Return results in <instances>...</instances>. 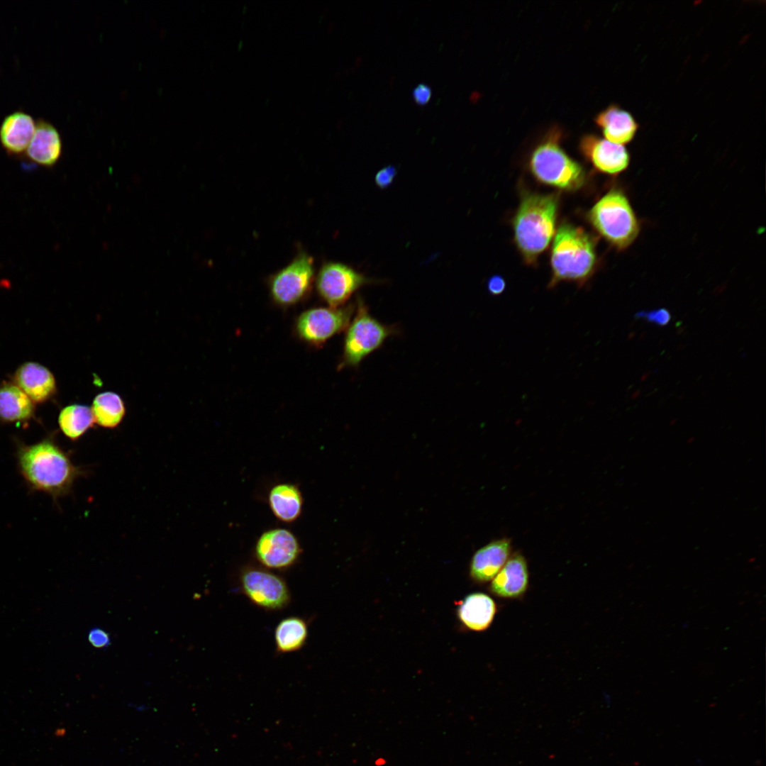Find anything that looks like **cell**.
Returning a JSON list of instances; mask_svg holds the SVG:
<instances>
[{
	"mask_svg": "<svg viewBox=\"0 0 766 766\" xmlns=\"http://www.w3.org/2000/svg\"><path fill=\"white\" fill-rule=\"evenodd\" d=\"M16 455L18 471L28 488L55 501L67 495L83 473L52 436L33 444L18 442Z\"/></svg>",
	"mask_w": 766,
	"mask_h": 766,
	"instance_id": "obj_1",
	"label": "cell"
},
{
	"mask_svg": "<svg viewBox=\"0 0 766 766\" xmlns=\"http://www.w3.org/2000/svg\"><path fill=\"white\" fill-rule=\"evenodd\" d=\"M559 198L555 194L528 193L513 221L516 246L528 264H533L555 235Z\"/></svg>",
	"mask_w": 766,
	"mask_h": 766,
	"instance_id": "obj_2",
	"label": "cell"
},
{
	"mask_svg": "<svg viewBox=\"0 0 766 766\" xmlns=\"http://www.w3.org/2000/svg\"><path fill=\"white\" fill-rule=\"evenodd\" d=\"M595 244L594 239L583 228L567 223L560 225L551 248L549 287L562 281L584 284L596 267Z\"/></svg>",
	"mask_w": 766,
	"mask_h": 766,
	"instance_id": "obj_3",
	"label": "cell"
},
{
	"mask_svg": "<svg viewBox=\"0 0 766 766\" xmlns=\"http://www.w3.org/2000/svg\"><path fill=\"white\" fill-rule=\"evenodd\" d=\"M562 133L553 127L535 146L529 157V169L535 178L547 185L575 191L586 179L583 167L568 155L561 145Z\"/></svg>",
	"mask_w": 766,
	"mask_h": 766,
	"instance_id": "obj_4",
	"label": "cell"
},
{
	"mask_svg": "<svg viewBox=\"0 0 766 766\" xmlns=\"http://www.w3.org/2000/svg\"><path fill=\"white\" fill-rule=\"evenodd\" d=\"M589 220L595 230L617 250L628 248L637 238L640 222L626 194L611 189L592 207Z\"/></svg>",
	"mask_w": 766,
	"mask_h": 766,
	"instance_id": "obj_5",
	"label": "cell"
},
{
	"mask_svg": "<svg viewBox=\"0 0 766 766\" xmlns=\"http://www.w3.org/2000/svg\"><path fill=\"white\" fill-rule=\"evenodd\" d=\"M350 321L345 330L339 370L357 367L389 336L397 333L394 326L384 324L372 316L360 296L356 299L355 311Z\"/></svg>",
	"mask_w": 766,
	"mask_h": 766,
	"instance_id": "obj_6",
	"label": "cell"
},
{
	"mask_svg": "<svg viewBox=\"0 0 766 766\" xmlns=\"http://www.w3.org/2000/svg\"><path fill=\"white\" fill-rule=\"evenodd\" d=\"M314 281L313 258L301 250L288 265L270 277V294L277 305L291 306L302 301L309 294Z\"/></svg>",
	"mask_w": 766,
	"mask_h": 766,
	"instance_id": "obj_7",
	"label": "cell"
},
{
	"mask_svg": "<svg viewBox=\"0 0 766 766\" xmlns=\"http://www.w3.org/2000/svg\"><path fill=\"white\" fill-rule=\"evenodd\" d=\"M355 311V304L340 307H318L303 311L295 322V332L306 343L320 346L346 330Z\"/></svg>",
	"mask_w": 766,
	"mask_h": 766,
	"instance_id": "obj_8",
	"label": "cell"
},
{
	"mask_svg": "<svg viewBox=\"0 0 766 766\" xmlns=\"http://www.w3.org/2000/svg\"><path fill=\"white\" fill-rule=\"evenodd\" d=\"M375 282L352 267L339 262H323L315 284L321 299L330 307H340L361 287Z\"/></svg>",
	"mask_w": 766,
	"mask_h": 766,
	"instance_id": "obj_9",
	"label": "cell"
},
{
	"mask_svg": "<svg viewBox=\"0 0 766 766\" xmlns=\"http://www.w3.org/2000/svg\"><path fill=\"white\" fill-rule=\"evenodd\" d=\"M243 594L255 606L269 611L284 608L290 601L286 582L279 575L265 569L250 567L240 575Z\"/></svg>",
	"mask_w": 766,
	"mask_h": 766,
	"instance_id": "obj_10",
	"label": "cell"
},
{
	"mask_svg": "<svg viewBox=\"0 0 766 766\" xmlns=\"http://www.w3.org/2000/svg\"><path fill=\"white\" fill-rule=\"evenodd\" d=\"M256 559L265 567L283 570L298 560L301 548L296 536L285 528H272L262 533L257 539Z\"/></svg>",
	"mask_w": 766,
	"mask_h": 766,
	"instance_id": "obj_11",
	"label": "cell"
},
{
	"mask_svg": "<svg viewBox=\"0 0 766 766\" xmlns=\"http://www.w3.org/2000/svg\"><path fill=\"white\" fill-rule=\"evenodd\" d=\"M579 150L595 170L604 174L617 175L630 165L631 155L624 145L611 143L593 133L582 136Z\"/></svg>",
	"mask_w": 766,
	"mask_h": 766,
	"instance_id": "obj_12",
	"label": "cell"
},
{
	"mask_svg": "<svg viewBox=\"0 0 766 766\" xmlns=\"http://www.w3.org/2000/svg\"><path fill=\"white\" fill-rule=\"evenodd\" d=\"M594 122L604 138L621 145L631 143L639 129L633 114L616 104H611L598 113Z\"/></svg>",
	"mask_w": 766,
	"mask_h": 766,
	"instance_id": "obj_13",
	"label": "cell"
},
{
	"mask_svg": "<svg viewBox=\"0 0 766 766\" xmlns=\"http://www.w3.org/2000/svg\"><path fill=\"white\" fill-rule=\"evenodd\" d=\"M62 152V139L57 128L45 120L38 119L25 152L27 158L35 165L50 167L60 160Z\"/></svg>",
	"mask_w": 766,
	"mask_h": 766,
	"instance_id": "obj_14",
	"label": "cell"
},
{
	"mask_svg": "<svg viewBox=\"0 0 766 766\" xmlns=\"http://www.w3.org/2000/svg\"><path fill=\"white\" fill-rule=\"evenodd\" d=\"M14 383L33 403L48 400L56 392L52 373L45 366L34 362L22 364L14 373Z\"/></svg>",
	"mask_w": 766,
	"mask_h": 766,
	"instance_id": "obj_15",
	"label": "cell"
},
{
	"mask_svg": "<svg viewBox=\"0 0 766 766\" xmlns=\"http://www.w3.org/2000/svg\"><path fill=\"white\" fill-rule=\"evenodd\" d=\"M511 549L510 540L504 538L477 550L471 560V577L479 582L492 580L509 558Z\"/></svg>",
	"mask_w": 766,
	"mask_h": 766,
	"instance_id": "obj_16",
	"label": "cell"
},
{
	"mask_svg": "<svg viewBox=\"0 0 766 766\" xmlns=\"http://www.w3.org/2000/svg\"><path fill=\"white\" fill-rule=\"evenodd\" d=\"M33 117L18 111L6 116L0 126V143L6 153L21 155L25 153L35 132Z\"/></svg>",
	"mask_w": 766,
	"mask_h": 766,
	"instance_id": "obj_17",
	"label": "cell"
},
{
	"mask_svg": "<svg viewBox=\"0 0 766 766\" xmlns=\"http://www.w3.org/2000/svg\"><path fill=\"white\" fill-rule=\"evenodd\" d=\"M528 584V571L525 557L515 553L492 579V592L500 597L516 598L523 595Z\"/></svg>",
	"mask_w": 766,
	"mask_h": 766,
	"instance_id": "obj_18",
	"label": "cell"
},
{
	"mask_svg": "<svg viewBox=\"0 0 766 766\" xmlns=\"http://www.w3.org/2000/svg\"><path fill=\"white\" fill-rule=\"evenodd\" d=\"M457 612L461 622L469 629L483 631L493 621L496 604L489 596L484 593H473L462 601Z\"/></svg>",
	"mask_w": 766,
	"mask_h": 766,
	"instance_id": "obj_19",
	"label": "cell"
},
{
	"mask_svg": "<svg viewBox=\"0 0 766 766\" xmlns=\"http://www.w3.org/2000/svg\"><path fill=\"white\" fill-rule=\"evenodd\" d=\"M34 403L15 384L0 386V420L5 423L26 422L33 417Z\"/></svg>",
	"mask_w": 766,
	"mask_h": 766,
	"instance_id": "obj_20",
	"label": "cell"
},
{
	"mask_svg": "<svg viewBox=\"0 0 766 766\" xmlns=\"http://www.w3.org/2000/svg\"><path fill=\"white\" fill-rule=\"evenodd\" d=\"M268 503L275 517L283 522L291 523L301 514L303 497L296 485L280 483L270 490Z\"/></svg>",
	"mask_w": 766,
	"mask_h": 766,
	"instance_id": "obj_21",
	"label": "cell"
},
{
	"mask_svg": "<svg viewBox=\"0 0 766 766\" xmlns=\"http://www.w3.org/2000/svg\"><path fill=\"white\" fill-rule=\"evenodd\" d=\"M308 637L306 622L300 617L289 616L280 621L274 630L277 650L281 653L301 649Z\"/></svg>",
	"mask_w": 766,
	"mask_h": 766,
	"instance_id": "obj_22",
	"label": "cell"
},
{
	"mask_svg": "<svg viewBox=\"0 0 766 766\" xmlns=\"http://www.w3.org/2000/svg\"><path fill=\"white\" fill-rule=\"evenodd\" d=\"M94 418L87 406L71 404L63 408L58 416V424L64 435L72 440L79 439L91 428Z\"/></svg>",
	"mask_w": 766,
	"mask_h": 766,
	"instance_id": "obj_23",
	"label": "cell"
},
{
	"mask_svg": "<svg viewBox=\"0 0 766 766\" xmlns=\"http://www.w3.org/2000/svg\"><path fill=\"white\" fill-rule=\"evenodd\" d=\"M91 410L94 422L107 428L116 427L126 412L123 400L119 395L112 392L98 394L93 401Z\"/></svg>",
	"mask_w": 766,
	"mask_h": 766,
	"instance_id": "obj_24",
	"label": "cell"
},
{
	"mask_svg": "<svg viewBox=\"0 0 766 766\" xmlns=\"http://www.w3.org/2000/svg\"><path fill=\"white\" fill-rule=\"evenodd\" d=\"M635 316L636 318L645 319L648 322L661 326L667 325L671 319L670 311L665 308L647 311H639L635 313Z\"/></svg>",
	"mask_w": 766,
	"mask_h": 766,
	"instance_id": "obj_25",
	"label": "cell"
},
{
	"mask_svg": "<svg viewBox=\"0 0 766 766\" xmlns=\"http://www.w3.org/2000/svg\"><path fill=\"white\" fill-rule=\"evenodd\" d=\"M87 639L92 647L98 649L106 648L111 643L109 633L99 627L92 628L89 631Z\"/></svg>",
	"mask_w": 766,
	"mask_h": 766,
	"instance_id": "obj_26",
	"label": "cell"
},
{
	"mask_svg": "<svg viewBox=\"0 0 766 766\" xmlns=\"http://www.w3.org/2000/svg\"><path fill=\"white\" fill-rule=\"evenodd\" d=\"M397 174L396 169L393 165L385 166L380 169L375 174L374 182L380 189H386L393 182Z\"/></svg>",
	"mask_w": 766,
	"mask_h": 766,
	"instance_id": "obj_27",
	"label": "cell"
},
{
	"mask_svg": "<svg viewBox=\"0 0 766 766\" xmlns=\"http://www.w3.org/2000/svg\"><path fill=\"white\" fill-rule=\"evenodd\" d=\"M431 89L426 84H419L412 91L414 101L421 106L426 104L431 97Z\"/></svg>",
	"mask_w": 766,
	"mask_h": 766,
	"instance_id": "obj_28",
	"label": "cell"
},
{
	"mask_svg": "<svg viewBox=\"0 0 766 766\" xmlns=\"http://www.w3.org/2000/svg\"><path fill=\"white\" fill-rule=\"evenodd\" d=\"M506 288L504 279L500 275H494L488 279L487 289L494 296L501 294Z\"/></svg>",
	"mask_w": 766,
	"mask_h": 766,
	"instance_id": "obj_29",
	"label": "cell"
}]
</instances>
